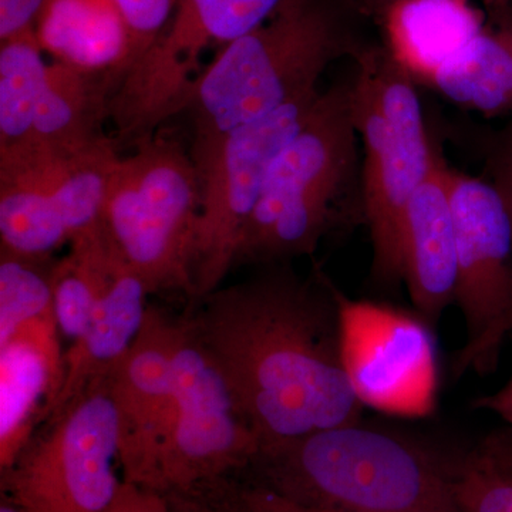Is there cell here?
<instances>
[{
	"label": "cell",
	"instance_id": "33",
	"mask_svg": "<svg viewBox=\"0 0 512 512\" xmlns=\"http://www.w3.org/2000/svg\"><path fill=\"white\" fill-rule=\"evenodd\" d=\"M493 174L491 183L501 190H512V126L504 136L500 153L494 158Z\"/></svg>",
	"mask_w": 512,
	"mask_h": 512
},
{
	"label": "cell",
	"instance_id": "6",
	"mask_svg": "<svg viewBox=\"0 0 512 512\" xmlns=\"http://www.w3.org/2000/svg\"><path fill=\"white\" fill-rule=\"evenodd\" d=\"M200 210V175L190 147L158 130L114 164L100 228L114 254L151 293L181 291L194 298Z\"/></svg>",
	"mask_w": 512,
	"mask_h": 512
},
{
	"label": "cell",
	"instance_id": "20",
	"mask_svg": "<svg viewBox=\"0 0 512 512\" xmlns=\"http://www.w3.org/2000/svg\"><path fill=\"white\" fill-rule=\"evenodd\" d=\"M116 87L106 74L79 72L59 62L49 64L25 143L84 147L109 137L104 123L109 121V103Z\"/></svg>",
	"mask_w": 512,
	"mask_h": 512
},
{
	"label": "cell",
	"instance_id": "5",
	"mask_svg": "<svg viewBox=\"0 0 512 512\" xmlns=\"http://www.w3.org/2000/svg\"><path fill=\"white\" fill-rule=\"evenodd\" d=\"M350 106L362 144L363 218L372 245L370 282L403 285L404 212L433 165L423 109L412 77L384 49L356 52Z\"/></svg>",
	"mask_w": 512,
	"mask_h": 512
},
{
	"label": "cell",
	"instance_id": "23",
	"mask_svg": "<svg viewBox=\"0 0 512 512\" xmlns=\"http://www.w3.org/2000/svg\"><path fill=\"white\" fill-rule=\"evenodd\" d=\"M0 43V148H5L28 140L49 64L35 28Z\"/></svg>",
	"mask_w": 512,
	"mask_h": 512
},
{
	"label": "cell",
	"instance_id": "18",
	"mask_svg": "<svg viewBox=\"0 0 512 512\" xmlns=\"http://www.w3.org/2000/svg\"><path fill=\"white\" fill-rule=\"evenodd\" d=\"M35 33L55 62L106 74L117 87L130 67L131 33L116 0H45Z\"/></svg>",
	"mask_w": 512,
	"mask_h": 512
},
{
	"label": "cell",
	"instance_id": "35",
	"mask_svg": "<svg viewBox=\"0 0 512 512\" xmlns=\"http://www.w3.org/2000/svg\"><path fill=\"white\" fill-rule=\"evenodd\" d=\"M365 2L370 8L379 9L380 12L383 13L384 10L389 8L390 5H393L394 2H397V0H365Z\"/></svg>",
	"mask_w": 512,
	"mask_h": 512
},
{
	"label": "cell",
	"instance_id": "26",
	"mask_svg": "<svg viewBox=\"0 0 512 512\" xmlns=\"http://www.w3.org/2000/svg\"><path fill=\"white\" fill-rule=\"evenodd\" d=\"M116 2L127 20L131 33V49H133L131 67L163 33L177 8L178 0H116Z\"/></svg>",
	"mask_w": 512,
	"mask_h": 512
},
{
	"label": "cell",
	"instance_id": "30",
	"mask_svg": "<svg viewBox=\"0 0 512 512\" xmlns=\"http://www.w3.org/2000/svg\"><path fill=\"white\" fill-rule=\"evenodd\" d=\"M473 406L481 412L494 414L503 421L507 429L512 430V375L500 389L478 397Z\"/></svg>",
	"mask_w": 512,
	"mask_h": 512
},
{
	"label": "cell",
	"instance_id": "25",
	"mask_svg": "<svg viewBox=\"0 0 512 512\" xmlns=\"http://www.w3.org/2000/svg\"><path fill=\"white\" fill-rule=\"evenodd\" d=\"M463 512H512V476L478 446L451 471Z\"/></svg>",
	"mask_w": 512,
	"mask_h": 512
},
{
	"label": "cell",
	"instance_id": "3",
	"mask_svg": "<svg viewBox=\"0 0 512 512\" xmlns=\"http://www.w3.org/2000/svg\"><path fill=\"white\" fill-rule=\"evenodd\" d=\"M348 215L365 221L360 138L349 82H343L322 90L305 126L272 164L239 239L235 266L315 254Z\"/></svg>",
	"mask_w": 512,
	"mask_h": 512
},
{
	"label": "cell",
	"instance_id": "29",
	"mask_svg": "<svg viewBox=\"0 0 512 512\" xmlns=\"http://www.w3.org/2000/svg\"><path fill=\"white\" fill-rule=\"evenodd\" d=\"M45 0H0V42L35 28Z\"/></svg>",
	"mask_w": 512,
	"mask_h": 512
},
{
	"label": "cell",
	"instance_id": "15",
	"mask_svg": "<svg viewBox=\"0 0 512 512\" xmlns=\"http://www.w3.org/2000/svg\"><path fill=\"white\" fill-rule=\"evenodd\" d=\"M55 316L32 320L0 343V468L8 471L45 423L63 382Z\"/></svg>",
	"mask_w": 512,
	"mask_h": 512
},
{
	"label": "cell",
	"instance_id": "7",
	"mask_svg": "<svg viewBox=\"0 0 512 512\" xmlns=\"http://www.w3.org/2000/svg\"><path fill=\"white\" fill-rule=\"evenodd\" d=\"M119 157L111 137L84 147L0 148V249L50 259L96 228Z\"/></svg>",
	"mask_w": 512,
	"mask_h": 512
},
{
	"label": "cell",
	"instance_id": "8",
	"mask_svg": "<svg viewBox=\"0 0 512 512\" xmlns=\"http://www.w3.org/2000/svg\"><path fill=\"white\" fill-rule=\"evenodd\" d=\"M111 376V375H110ZM2 473L5 497L25 512H101L119 493L121 419L111 379L46 421Z\"/></svg>",
	"mask_w": 512,
	"mask_h": 512
},
{
	"label": "cell",
	"instance_id": "31",
	"mask_svg": "<svg viewBox=\"0 0 512 512\" xmlns=\"http://www.w3.org/2000/svg\"><path fill=\"white\" fill-rule=\"evenodd\" d=\"M493 457L498 466L503 467L512 476V430L494 431L480 444Z\"/></svg>",
	"mask_w": 512,
	"mask_h": 512
},
{
	"label": "cell",
	"instance_id": "4",
	"mask_svg": "<svg viewBox=\"0 0 512 512\" xmlns=\"http://www.w3.org/2000/svg\"><path fill=\"white\" fill-rule=\"evenodd\" d=\"M350 52L328 5L285 0L268 22L220 50L192 83L181 109L190 119L191 147L315 92L330 64Z\"/></svg>",
	"mask_w": 512,
	"mask_h": 512
},
{
	"label": "cell",
	"instance_id": "1",
	"mask_svg": "<svg viewBox=\"0 0 512 512\" xmlns=\"http://www.w3.org/2000/svg\"><path fill=\"white\" fill-rule=\"evenodd\" d=\"M340 295L320 269L302 278L278 266L208 293L191 316L259 453L362 419L343 359Z\"/></svg>",
	"mask_w": 512,
	"mask_h": 512
},
{
	"label": "cell",
	"instance_id": "36",
	"mask_svg": "<svg viewBox=\"0 0 512 512\" xmlns=\"http://www.w3.org/2000/svg\"><path fill=\"white\" fill-rule=\"evenodd\" d=\"M224 507L227 512H239L237 508L234 507V504L231 503V500H229L228 494L227 498H225Z\"/></svg>",
	"mask_w": 512,
	"mask_h": 512
},
{
	"label": "cell",
	"instance_id": "28",
	"mask_svg": "<svg viewBox=\"0 0 512 512\" xmlns=\"http://www.w3.org/2000/svg\"><path fill=\"white\" fill-rule=\"evenodd\" d=\"M101 512H174L163 493L123 480L119 493Z\"/></svg>",
	"mask_w": 512,
	"mask_h": 512
},
{
	"label": "cell",
	"instance_id": "14",
	"mask_svg": "<svg viewBox=\"0 0 512 512\" xmlns=\"http://www.w3.org/2000/svg\"><path fill=\"white\" fill-rule=\"evenodd\" d=\"M178 320L150 306L143 328L111 373L121 419L123 480L154 490L175 397Z\"/></svg>",
	"mask_w": 512,
	"mask_h": 512
},
{
	"label": "cell",
	"instance_id": "38",
	"mask_svg": "<svg viewBox=\"0 0 512 512\" xmlns=\"http://www.w3.org/2000/svg\"><path fill=\"white\" fill-rule=\"evenodd\" d=\"M494 3H500V5H504V3L512 2V0H491Z\"/></svg>",
	"mask_w": 512,
	"mask_h": 512
},
{
	"label": "cell",
	"instance_id": "9",
	"mask_svg": "<svg viewBox=\"0 0 512 512\" xmlns=\"http://www.w3.org/2000/svg\"><path fill=\"white\" fill-rule=\"evenodd\" d=\"M322 90L305 94L264 119L190 147L200 175L201 210L192 256L194 298L220 288L235 266L242 231L279 154L311 116Z\"/></svg>",
	"mask_w": 512,
	"mask_h": 512
},
{
	"label": "cell",
	"instance_id": "16",
	"mask_svg": "<svg viewBox=\"0 0 512 512\" xmlns=\"http://www.w3.org/2000/svg\"><path fill=\"white\" fill-rule=\"evenodd\" d=\"M448 165L436 150L433 165L404 212L403 285L416 315L434 326L454 303L457 238Z\"/></svg>",
	"mask_w": 512,
	"mask_h": 512
},
{
	"label": "cell",
	"instance_id": "17",
	"mask_svg": "<svg viewBox=\"0 0 512 512\" xmlns=\"http://www.w3.org/2000/svg\"><path fill=\"white\" fill-rule=\"evenodd\" d=\"M148 295L151 291L143 278L116 255L109 285L92 320L64 353L62 387L46 421L92 384L110 377L143 328L150 308Z\"/></svg>",
	"mask_w": 512,
	"mask_h": 512
},
{
	"label": "cell",
	"instance_id": "24",
	"mask_svg": "<svg viewBox=\"0 0 512 512\" xmlns=\"http://www.w3.org/2000/svg\"><path fill=\"white\" fill-rule=\"evenodd\" d=\"M50 259L26 258L0 249V343L32 320L55 316V262Z\"/></svg>",
	"mask_w": 512,
	"mask_h": 512
},
{
	"label": "cell",
	"instance_id": "11",
	"mask_svg": "<svg viewBox=\"0 0 512 512\" xmlns=\"http://www.w3.org/2000/svg\"><path fill=\"white\" fill-rule=\"evenodd\" d=\"M457 238L454 303L466 328L453 376H487L512 336V210L491 181L448 167Z\"/></svg>",
	"mask_w": 512,
	"mask_h": 512
},
{
	"label": "cell",
	"instance_id": "27",
	"mask_svg": "<svg viewBox=\"0 0 512 512\" xmlns=\"http://www.w3.org/2000/svg\"><path fill=\"white\" fill-rule=\"evenodd\" d=\"M227 493L229 500L239 512H338L289 500L284 495L259 484L237 490L227 488Z\"/></svg>",
	"mask_w": 512,
	"mask_h": 512
},
{
	"label": "cell",
	"instance_id": "22",
	"mask_svg": "<svg viewBox=\"0 0 512 512\" xmlns=\"http://www.w3.org/2000/svg\"><path fill=\"white\" fill-rule=\"evenodd\" d=\"M116 254L100 224L73 239L52 268L53 312L62 338L83 335L109 285Z\"/></svg>",
	"mask_w": 512,
	"mask_h": 512
},
{
	"label": "cell",
	"instance_id": "10",
	"mask_svg": "<svg viewBox=\"0 0 512 512\" xmlns=\"http://www.w3.org/2000/svg\"><path fill=\"white\" fill-rule=\"evenodd\" d=\"M285 0H178L156 42L128 69L109 103L120 144L153 137L181 113L205 50H220L268 22Z\"/></svg>",
	"mask_w": 512,
	"mask_h": 512
},
{
	"label": "cell",
	"instance_id": "12",
	"mask_svg": "<svg viewBox=\"0 0 512 512\" xmlns=\"http://www.w3.org/2000/svg\"><path fill=\"white\" fill-rule=\"evenodd\" d=\"M258 453V439L220 366L191 318L178 319L174 412L154 490L185 493L249 467Z\"/></svg>",
	"mask_w": 512,
	"mask_h": 512
},
{
	"label": "cell",
	"instance_id": "32",
	"mask_svg": "<svg viewBox=\"0 0 512 512\" xmlns=\"http://www.w3.org/2000/svg\"><path fill=\"white\" fill-rule=\"evenodd\" d=\"M170 501L171 507L174 512H227L224 505L221 507H214L208 504L205 498H202L200 490L185 491V493H170L164 494Z\"/></svg>",
	"mask_w": 512,
	"mask_h": 512
},
{
	"label": "cell",
	"instance_id": "34",
	"mask_svg": "<svg viewBox=\"0 0 512 512\" xmlns=\"http://www.w3.org/2000/svg\"><path fill=\"white\" fill-rule=\"evenodd\" d=\"M0 512H25L22 510V508L19 507V505H16L13 503V501H10L8 497H5L3 495L2 497V504H0Z\"/></svg>",
	"mask_w": 512,
	"mask_h": 512
},
{
	"label": "cell",
	"instance_id": "2",
	"mask_svg": "<svg viewBox=\"0 0 512 512\" xmlns=\"http://www.w3.org/2000/svg\"><path fill=\"white\" fill-rule=\"evenodd\" d=\"M259 485L338 512H463L450 471L407 437L360 421L262 451Z\"/></svg>",
	"mask_w": 512,
	"mask_h": 512
},
{
	"label": "cell",
	"instance_id": "21",
	"mask_svg": "<svg viewBox=\"0 0 512 512\" xmlns=\"http://www.w3.org/2000/svg\"><path fill=\"white\" fill-rule=\"evenodd\" d=\"M426 86L484 116L512 113V25L481 30Z\"/></svg>",
	"mask_w": 512,
	"mask_h": 512
},
{
	"label": "cell",
	"instance_id": "19",
	"mask_svg": "<svg viewBox=\"0 0 512 512\" xmlns=\"http://www.w3.org/2000/svg\"><path fill=\"white\" fill-rule=\"evenodd\" d=\"M383 16L387 52L424 86L484 29L468 0H397Z\"/></svg>",
	"mask_w": 512,
	"mask_h": 512
},
{
	"label": "cell",
	"instance_id": "37",
	"mask_svg": "<svg viewBox=\"0 0 512 512\" xmlns=\"http://www.w3.org/2000/svg\"><path fill=\"white\" fill-rule=\"evenodd\" d=\"M498 190H500L501 194L504 195L505 200L508 201V204H510V207H511V210H512V190H501V188H498Z\"/></svg>",
	"mask_w": 512,
	"mask_h": 512
},
{
	"label": "cell",
	"instance_id": "13",
	"mask_svg": "<svg viewBox=\"0 0 512 512\" xmlns=\"http://www.w3.org/2000/svg\"><path fill=\"white\" fill-rule=\"evenodd\" d=\"M343 359L365 407L399 416L433 409L437 366L429 325L419 316L340 295Z\"/></svg>",
	"mask_w": 512,
	"mask_h": 512
}]
</instances>
